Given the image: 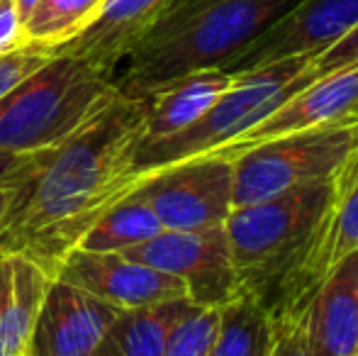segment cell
Returning <instances> with one entry per match:
<instances>
[{
  "label": "cell",
  "instance_id": "1",
  "mask_svg": "<svg viewBox=\"0 0 358 356\" xmlns=\"http://www.w3.org/2000/svg\"><path fill=\"white\" fill-rule=\"evenodd\" d=\"M142 132L144 100L117 93L17 188L0 252L22 254L54 278L95 220L137 185L129 169Z\"/></svg>",
  "mask_w": 358,
  "mask_h": 356
},
{
  "label": "cell",
  "instance_id": "2",
  "mask_svg": "<svg viewBox=\"0 0 358 356\" xmlns=\"http://www.w3.org/2000/svg\"><path fill=\"white\" fill-rule=\"evenodd\" d=\"M300 0H173L124 59L115 88L144 100L205 69H224Z\"/></svg>",
  "mask_w": 358,
  "mask_h": 356
},
{
  "label": "cell",
  "instance_id": "3",
  "mask_svg": "<svg viewBox=\"0 0 358 356\" xmlns=\"http://www.w3.org/2000/svg\"><path fill=\"white\" fill-rule=\"evenodd\" d=\"M113 78L69 54H52L0 98V149H57L117 98Z\"/></svg>",
  "mask_w": 358,
  "mask_h": 356
},
{
  "label": "cell",
  "instance_id": "4",
  "mask_svg": "<svg viewBox=\"0 0 358 356\" xmlns=\"http://www.w3.org/2000/svg\"><path fill=\"white\" fill-rule=\"evenodd\" d=\"M334 178L231 208L224 232L241 288L254 293L261 303L268 298L324 218Z\"/></svg>",
  "mask_w": 358,
  "mask_h": 356
},
{
  "label": "cell",
  "instance_id": "5",
  "mask_svg": "<svg viewBox=\"0 0 358 356\" xmlns=\"http://www.w3.org/2000/svg\"><path fill=\"white\" fill-rule=\"evenodd\" d=\"M310 62V57H292L234 76L229 90L190 127L159 142L137 144L129 176L137 180L156 169L222 152L241 132L251 129L261 118L278 108L287 95L310 83L305 78Z\"/></svg>",
  "mask_w": 358,
  "mask_h": 356
},
{
  "label": "cell",
  "instance_id": "6",
  "mask_svg": "<svg viewBox=\"0 0 358 356\" xmlns=\"http://www.w3.org/2000/svg\"><path fill=\"white\" fill-rule=\"evenodd\" d=\"M358 149V122L327 124L268 139L231 157L234 208L261 203L300 185L331 180Z\"/></svg>",
  "mask_w": 358,
  "mask_h": 356
},
{
  "label": "cell",
  "instance_id": "7",
  "mask_svg": "<svg viewBox=\"0 0 358 356\" xmlns=\"http://www.w3.org/2000/svg\"><path fill=\"white\" fill-rule=\"evenodd\" d=\"M358 252V149L334 176L331 203L300 259L278 280L264 305L273 318L302 313L315 288L346 257Z\"/></svg>",
  "mask_w": 358,
  "mask_h": 356
},
{
  "label": "cell",
  "instance_id": "8",
  "mask_svg": "<svg viewBox=\"0 0 358 356\" xmlns=\"http://www.w3.org/2000/svg\"><path fill=\"white\" fill-rule=\"evenodd\" d=\"M231 188V159L208 154L139 176L132 193L151 205L164 229L188 232L224 225L234 208Z\"/></svg>",
  "mask_w": 358,
  "mask_h": 356
},
{
  "label": "cell",
  "instance_id": "9",
  "mask_svg": "<svg viewBox=\"0 0 358 356\" xmlns=\"http://www.w3.org/2000/svg\"><path fill=\"white\" fill-rule=\"evenodd\" d=\"M122 254L183 280L188 300L200 308H222L244 290L231 262L224 225L188 232L164 229Z\"/></svg>",
  "mask_w": 358,
  "mask_h": 356
},
{
  "label": "cell",
  "instance_id": "10",
  "mask_svg": "<svg viewBox=\"0 0 358 356\" xmlns=\"http://www.w3.org/2000/svg\"><path fill=\"white\" fill-rule=\"evenodd\" d=\"M358 27V0H300L224 66L231 76L292 57L315 59Z\"/></svg>",
  "mask_w": 358,
  "mask_h": 356
},
{
  "label": "cell",
  "instance_id": "11",
  "mask_svg": "<svg viewBox=\"0 0 358 356\" xmlns=\"http://www.w3.org/2000/svg\"><path fill=\"white\" fill-rule=\"evenodd\" d=\"M54 278L66 280L120 310L188 298L183 280L154 266H146L137 259H129L122 252L73 249L57 269Z\"/></svg>",
  "mask_w": 358,
  "mask_h": 356
},
{
  "label": "cell",
  "instance_id": "12",
  "mask_svg": "<svg viewBox=\"0 0 358 356\" xmlns=\"http://www.w3.org/2000/svg\"><path fill=\"white\" fill-rule=\"evenodd\" d=\"M120 313L66 280L52 278L24 356H95Z\"/></svg>",
  "mask_w": 358,
  "mask_h": 356
},
{
  "label": "cell",
  "instance_id": "13",
  "mask_svg": "<svg viewBox=\"0 0 358 356\" xmlns=\"http://www.w3.org/2000/svg\"><path fill=\"white\" fill-rule=\"evenodd\" d=\"M358 100V64L341 71L327 73L317 81L307 83L305 88L287 95L275 110L261 118L251 129L241 132L234 142L227 144L217 157L231 159L268 139L287 137V134L307 132V129L327 127L349 120L351 108Z\"/></svg>",
  "mask_w": 358,
  "mask_h": 356
},
{
  "label": "cell",
  "instance_id": "14",
  "mask_svg": "<svg viewBox=\"0 0 358 356\" xmlns=\"http://www.w3.org/2000/svg\"><path fill=\"white\" fill-rule=\"evenodd\" d=\"M173 0H105L95 17L54 54H69L103 76L113 78L115 69L129 57L154 22Z\"/></svg>",
  "mask_w": 358,
  "mask_h": 356
},
{
  "label": "cell",
  "instance_id": "15",
  "mask_svg": "<svg viewBox=\"0 0 358 356\" xmlns=\"http://www.w3.org/2000/svg\"><path fill=\"white\" fill-rule=\"evenodd\" d=\"M358 252L315 288L302 308V327L315 356H358Z\"/></svg>",
  "mask_w": 358,
  "mask_h": 356
},
{
  "label": "cell",
  "instance_id": "16",
  "mask_svg": "<svg viewBox=\"0 0 358 356\" xmlns=\"http://www.w3.org/2000/svg\"><path fill=\"white\" fill-rule=\"evenodd\" d=\"M234 76L224 69L195 71L144 98V132L139 144L173 137L190 127L229 90Z\"/></svg>",
  "mask_w": 358,
  "mask_h": 356
},
{
  "label": "cell",
  "instance_id": "17",
  "mask_svg": "<svg viewBox=\"0 0 358 356\" xmlns=\"http://www.w3.org/2000/svg\"><path fill=\"white\" fill-rule=\"evenodd\" d=\"M52 276L22 254L0 252V356H24Z\"/></svg>",
  "mask_w": 358,
  "mask_h": 356
},
{
  "label": "cell",
  "instance_id": "18",
  "mask_svg": "<svg viewBox=\"0 0 358 356\" xmlns=\"http://www.w3.org/2000/svg\"><path fill=\"white\" fill-rule=\"evenodd\" d=\"M190 305L193 303L183 298L122 310L110 325L95 356H164L171 329Z\"/></svg>",
  "mask_w": 358,
  "mask_h": 356
},
{
  "label": "cell",
  "instance_id": "19",
  "mask_svg": "<svg viewBox=\"0 0 358 356\" xmlns=\"http://www.w3.org/2000/svg\"><path fill=\"white\" fill-rule=\"evenodd\" d=\"M275 320L271 310L249 290L220 308V325L208 356H268Z\"/></svg>",
  "mask_w": 358,
  "mask_h": 356
},
{
  "label": "cell",
  "instance_id": "20",
  "mask_svg": "<svg viewBox=\"0 0 358 356\" xmlns=\"http://www.w3.org/2000/svg\"><path fill=\"white\" fill-rule=\"evenodd\" d=\"M164 232L159 218L142 195L129 193L110 205L83 234L76 249L85 252H127Z\"/></svg>",
  "mask_w": 358,
  "mask_h": 356
},
{
  "label": "cell",
  "instance_id": "21",
  "mask_svg": "<svg viewBox=\"0 0 358 356\" xmlns=\"http://www.w3.org/2000/svg\"><path fill=\"white\" fill-rule=\"evenodd\" d=\"M105 0H37L24 20L27 44L54 54L73 39L100 10Z\"/></svg>",
  "mask_w": 358,
  "mask_h": 356
},
{
  "label": "cell",
  "instance_id": "22",
  "mask_svg": "<svg viewBox=\"0 0 358 356\" xmlns=\"http://www.w3.org/2000/svg\"><path fill=\"white\" fill-rule=\"evenodd\" d=\"M220 325V308L190 305L173 325L166 342L164 356H208Z\"/></svg>",
  "mask_w": 358,
  "mask_h": 356
},
{
  "label": "cell",
  "instance_id": "23",
  "mask_svg": "<svg viewBox=\"0 0 358 356\" xmlns=\"http://www.w3.org/2000/svg\"><path fill=\"white\" fill-rule=\"evenodd\" d=\"M358 64V27L351 29L349 34L339 39L336 44H331L329 49H324L322 54H317L305 69L307 81H317V78L327 76V73L341 71V69H349Z\"/></svg>",
  "mask_w": 358,
  "mask_h": 356
},
{
  "label": "cell",
  "instance_id": "24",
  "mask_svg": "<svg viewBox=\"0 0 358 356\" xmlns=\"http://www.w3.org/2000/svg\"><path fill=\"white\" fill-rule=\"evenodd\" d=\"M54 149L32 154H17L0 149V188H20L29 178H34L44 169V164L52 159Z\"/></svg>",
  "mask_w": 358,
  "mask_h": 356
},
{
  "label": "cell",
  "instance_id": "25",
  "mask_svg": "<svg viewBox=\"0 0 358 356\" xmlns=\"http://www.w3.org/2000/svg\"><path fill=\"white\" fill-rule=\"evenodd\" d=\"M49 57H52V52L32 47V44L8 54V57H0V98L13 86H17L22 78H27L32 71H37Z\"/></svg>",
  "mask_w": 358,
  "mask_h": 356
},
{
  "label": "cell",
  "instance_id": "26",
  "mask_svg": "<svg viewBox=\"0 0 358 356\" xmlns=\"http://www.w3.org/2000/svg\"><path fill=\"white\" fill-rule=\"evenodd\" d=\"M273 320H275V334L268 356H315L310 349V342H307L300 313L278 315Z\"/></svg>",
  "mask_w": 358,
  "mask_h": 356
},
{
  "label": "cell",
  "instance_id": "27",
  "mask_svg": "<svg viewBox=\"0 0 358 356\" xmlns=\"http://www.w3.org/2000/svg\"><path fill=\"white\" fill-rule=\"evenodd\" d=\"M27 47L24 22L13 0H0V57Z\"/></svg>",
  "mask_w": 358,
  "mask_h": 356
},
{
  "label": "cell",
  "instance_id": "28",
  "mask_svg": "<svg viewBox=\"0 0 358 356\" xmlns=\"http://www.w3.org/2000/svg\"><path fill=\"white\" fill-rule=\"evenodd\" d=\"M15 193H17V188H0V232H3L5 218H8V210L13 205Z\"/></svg>",
  "mask_w": 358,
  "mask_h": 356
},
{
  "label": "cell",
  "instance_id": "29",
  "mask_svg": "<svg viewBox=\"0 0 358 356\" xmlns=\"http://www.w3.org/2000/svg\"><path fill=\"white\" fill-rule=\"evenodd\" d=\"M15 3V8H17V13H20V17H22V22L27 20V15L32 13V8L37 5V0H13Z\"/></svg>",
  "mask_w": 358,
  "mask_h": 356
},
{
  "label": "cell",
  "instance_id": "30",
  "mask_svg": "<svg viewBox=\"0 0 358 356\" xmlns=\"http://www.w3.org/2000/svg\"><path fill=\"white\" fill-rule=\"evenodd\" d=\"M349 120H354V122H358V100L354 103V108H351V115H349Z\"/></svg>",
  "mask_w": 358,
  "mask_h": 356
},
{
  "label": "cell",
  "instance_id": "31",
  "mask_svg": "<svg viewBox=\"0 0 358 356\" xmlns=\"http://www.w3.org/2000/svg\"><path fill=\"white\" fill-rule=\"evenodd\" d=\"M356 290H358V278H356Z\"/></svg>",
  "mask_w": 358,
  "mask_h": 356
}]
</instances>
